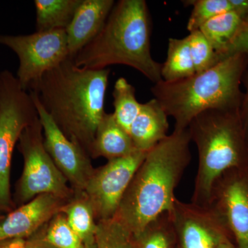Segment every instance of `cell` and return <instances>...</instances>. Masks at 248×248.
Returning <instances> with one entry per match:
<instances>
[{
	"mask_svg": "<svg viewBox=\"0 0 248 248\" xmlns=\"http://www.w3.org/2000/svg\"><path fill=\"white\" fill-rule=\"evenodd\" d=\"M110 74L109 68H80L68 58L46 73L28 91L37 96L67 138L79 143L89 155L106 112Z\"/></svg>",
	"mask_w": 248,
	"mask_h": 248,
	"instance_id": "cell-1",
	"label": "cell"
},
{
	"mask_svg": "<svg viewBox=\"0 0 248 248\" xmlns=\"http://www.w3.org/2000/svg\"><path fill=\"white\" fill-rule=\"evenodd\" d=\"M190 142L188 129L174 130L147 153L115 216L134 236L172 211L174 192L190 164Z\"/></svg>",
	"mask_w": 248,
	"mask_h": 248,
	"instance_id": "cell-2",
	"label": "cell"
},
{
	"mask_svg": "<svg viewBox=\"0 0 248 248\" xmlns=\"http://www.w3.org/2000/svg\"><path fill=\"white\" fill-rule=\"evenodd\" d=\"M151 25L145 0H120L115 3L100 32L73 61L77 66L93 70L125 65L156 84L163 80L162 63L151 55Z\"/></svg>",
	"mask_w": 248,
	"mask_h": 248,
	"instance_id": "cell-3",
	"label": "cell"
},
{
	"mask_svg": "<svg viewBox=\"0 0 248 248\" xmlns=\"http://www.w3.org/2000/svg\"><path fill=\"white\" fill-rule=\"evenodd\" d=\"M248 66L246 55L236 54L190 78L161 80L151 92L167 115L174 119V130H184L204 111L240 108L244 97L241 86Z\"/></svg>",
	"mask_w": 248,
	"mask_h": 248,
	"instance_id": "cell-4",
	"label": "cell"
},
{
	"mask_svg": "<svg viewBox=\"0 0 248 248\" xmlns=\"http://www.w3.org/2000/svg\"><path fill=\"white\" fill-rule=\"evenodd\" d=\"M187 129L198 153L192 203L209 205L214 186L223 173L248 169V141L240 108L204 111Z\"/></svg>",
	"mask_w": 248,
	"mask_h": 248,
	"instance_id": "cell-5",
	"label": "cell"
},
{
	"mask_svg": "<svg viewBox=\"0 0 248 248\" xmlns=\"http://www.w3.org/2000/svg\"><path fill=\"white\" fill-rule=\"evenodd\" d=\"M35 102L8 70L0 72V211L16 208L11 191L13 154L24 129L38 118Z\"/></svg>",
	"mask_w": 248,
	"mask_h": 248,
	"instance_id": "cell-6",
	"label": "cell"
},
{
	"mask_svg": "<svg viewBox=\"0 0 248 248\" xmlns=\"http://www.w3.org/2000/svg\"><path fill=\"white\" fill-rule=\"evenodd\" d=\"M17 147L24 159V169L16 186V208L45 194L71 200L75 190L46 150L39 117L24 129Z\"/></svg>",
	"mask_w": 248,
	"mask_h": 248,
	"instance_id": "cell-7",
	"label": "cell"
},
{
	"mask_svg": "<svg viewBox=\"0 0 248 248\" xmlns=\"http://www.w3.org/2000/svg\"><path fill=\"white\" fill-rule=\"evenodd\" d=\"M0 45L12 50L19 59L17 79L29 91L47 72L70 58L65 30L29 35H0Z\"/></svg>",
	"mask_w": 248,
	"mask_h": 248,
	"instance_id": "cell-8",
	"label": "cell"
},
{
	"mask_svg": "<svg viewBox=\"0 0 248 248\" xmlns=\"http://www.w3.org/2000/svg\"><path fill=\"white\" fill-rule=\"evenodd\" d=\"M147 153L138 151L128 156L108 161L94 169L84 192L92 205L97 222L115 216L125 191Z\"/></svg>",
	"mask_w": 248,
	"mask_h": 248,
	"instance_id": "cell-9",
	"label": "cell"
},
{
	"mask_svg": "<svg viewBox=\"0 0 248 248\" xmlns=\"http://www.w3.org/2000/svg\"><path fill=\"white\" fill-rule=\"evenodd\" d=\"M29 93L35 102L42 124L46 150L72 188L84 191L94 170L91 156L79 143L67 138L37 96L33 93Z\"/></svg>",
	"mask_w": 248,
	"mask_h": 248,
	"instance_id": "cell-10",
	"label": "cell"
},
{
	"mask_svg": "<svg viewBox=\"0 0 248 248\" xmlns=\"http://www.w3.org/2000/svg\"><path fill=\"white\" fill-rule=\"evenodd\" d=\"M209 205L224 222L236 248H248V169L230 170L217 179Z\"/></svg>",
	"mask_w": 248,
	"mask_h": 248,
	"instance_id": "cell-11",
	"label": "cell"
},
{
	"mask_svg": "<svg viewBox=\"0 0 248 248\" xmlns=\"http://www.w3.org/2000/svg\"><path fill=\"white\" fill-rule=\"evenodd\" d=\"M180 248H217L231 240V234L210 205L176 200L169 214Z\"/></svg>",
	"mask_w": 248,
	"mask_h": 248,
	"instance_id": "cell-12",
	"label": "cell"
},
{
	"mask_svg": "<svg viewBox=\"0 0 248 248\" xmlns=\"http://www.w3.org/2000/svg\"><path fill=\"white\" fill-rule=\"evenodd\" d=\"M68 201L45 194L0 217V242L29 239L60 213Z\"/></svg>",
	"mask_w": 248,
	"mask_h": 248,
	"instance_id": "cell-13",
	"label": "cell"
},
{
	"mask_svg": "<svg viewBox=\"0 0 248 248\" xmlns=\"http://www.w3.org/2000/svg\"><path fill=\"white\" fill-rule=\"evenodd\" d=\"M115 4L114 0H81L66 30L70 58L97 37Z\"/></svg>",
	"mask_w": 248,
	"mask_h": 248,
	"instance_id": "cell-14",
	"label": "cell"
},
{
	"mask_svg": "<svg viewBox=\"0 0 248 248\" xmlns=\"http://www.w3.org/2000/svg\"><path fill=\"white\" fill-rule=\"evenodd\" d=\"M169 116L156 99L141 104L130 128V138L139 151L148 152L168 136Z\"/></svg>",
	"mask_w": 248,
	"mask_h": 248,
	"instance_id": "cell-15",
	"label": "cell"
},
{
	"mask_svg": "<svg viewBox=\"0 0 248 248\" xmlns=\"http://www.w3.org/2000/svg\"><path fill=\"white\" fill-rule=\"evenodd\" d=\"M138 151L130 134L117 122L113 112H105L96 130L89 155L91 159L108 161L128 156Z\"/></svg>",
	"mask_w": 248,
	"mask_h": 248,
	"instance_id": "cell-16",
	"label": "cell"
},
{
	"mask_svg": "<svg viewBox=\"0 0 248 248\" xmlns=\"http://www.w3.org/2000/svg\"><path fill=\"white\" fill-rule=\"evenodd\" d=\"M71 227L86 248L96 247L97 221L94 210L84 191H75L71 200L62 209Z\"/></svg>",
	"mask_w": 248,
	"mask_h": 248,
	"instance_id": "cell-17",
	"label": "cell"
},
{
	"mask_svg": "<svg viewBox=\"0 0 248 248\" xmlns=\"http://www.w3.org/2000/svg\"><path fill=\"white\" fill-rule=\"evenodd\" d=\"M80 2L81 0H35L37 31H66Z\"/></svg>",
	"mask_w": 248,
	"mask_h": 248,
	"instance_id": "cell-18",
	"label": "cell"
},
{
	"mask_svg": "<svg viewBox=\"0 0 248 248\" xmlns=\"http://www.w3.org/2000/svg\"><path fill=\"white\" fill-rule=\"evenodd\" d=\"M196 74L187 37L170 38L167 59L162 63L161 78L165 81H174L190 78Z\"/></svg>",
	"mask_w": 248,
	"mask_h": 248,
	"instance_id": "cell-19",
	"label": "cell"
},
{
	"mask_svg": "<svg viewBox=\"0 0 248 248\" xmlns=\"http://www.w3.org/2000/svg\"><path fill=\"white\" fill-rule=\"evenodd\" d=\"M246 17L237 11H228L213 18L200 28L201 32L216 51L218 59L236 35Z\"/></svg>",
	"mask_w": 248,
	"mask_h": 248,
	"instance_id": "cell-20",
	"label": "cell"
},
{
	"mask_svg": "<svg viewBox=\"0 0 248 248\" xmlns=\"http://www.w3.org/2000/svg\"><path fill=\"white\" fill-rule=\"evenodd\" d=\"M112 97L115 119L129 133L141 107V104L137 100L135 87L125 78H120L114 86Z\"/></svg>",
	"mask_w": 248,
	"mask_h": 248,
	"instance_id": "cell-21",
	"label": "cell"
},
{
	"mask_svg": "<svg viewBox=\"0 0 248 248\" xmlns=\"http://www.w3.org/2000/svg\"><path fill=\"white\" fill-rule=\"evenodd\" d=\"M135 236V248H172L177 239L169 214L152 221Z\"/></svg>",
	"mask_w": 248,
	"mask_h": 248,
	"instance_id": "cell-22",
	"label": "cell"
},
{
	"mask_svg": "<svg viewBox=\"0 0 248 248\" xmlns=\"http://www.w3.org/2000/svg\"><path fill=\"white\" fill-rule=\"evenodd\" d=\"M97 248H135V236L114 217L97 223Z\"/></svg>",
	"mask_w": 248,
	"mask_h": 248,
	"instance_id": "cell-23",
	"label": "cell"
},
{
	"mask_svg": "<svg viewBox=\"0 0 248 248\" xmlns=\"http://www.w3.org/2000/svg\"><path fill=\"white\" fill-rule=\"evenodd\" d=\"M42 232L46 241L55 248H86L61 212L42 228Z\"/></svg>",
	"mask_w": 248,
	"mask_h": 248,
	"instance_id": "cell-24",
	"label": "cell"
},
{
	"mask_svg": "<svg viewBox=\"0 0 248 248\" xmlns=\"http://www.w3.org/2000/svg\"><path fill=\"white\" fill-rule=\"evenodd\" d=\"M186 2L193 6L187 24L190 32L200 30L203 24L218 15L234 11L232 0H194Z\"/></svg>",
	"mask_w": 248,
	"mask_h": 248,
	"instance_id": "cell-25",
	"label": "cell"
},
{
	"mask_svg": "<svg viewBox=\"0 0 248 248\" xmlns=\"http://www.w3.org/2000/svg\"><path fill=\"white\" fill-rule=\"evenodd\" d=\"M187 37L196 73L208 71L220 63L213 46L200 30L190 32Z\"/></svg>",
	"mask_w": 248,
	"mask_h": 248,
	"instance_id": "cell-26",
	"label": "cell"
},
{
	"mask_svg": "<svg viewBox=\"0 0 248 248\" xmlns=\"http://www.w3.org/2000/svg\"><path fill=\"white\" fill-rule=\"evenodd\" d=\"M236 54H244L248 63V15L245 17L233 40L219 55V62Z\"/></svg>",
	"mask_w": 248,
	"mask_h": 248,
	"instance_id": "cell-27",
	"label": "cell"
},
{
	"mask_svg": "<svg viewBox=\"0 0 248 248\" xmlns=\"http://www.w3.org/2000/svg\"><path fill=\"white\" fill-rule=\"evenodd\" d=\"M242 84H244L245 91L241 107H240V115H241V120H242L248 141V66L243 78Z\"/></svg>",
	"mask_w": 248,
	"mask_h": 248,
	"instance_id": "cell-28",
	"label": "cell"
},
{
	"mask_svg": "<svg viewBox=\"0 0 248 248\" xmlns=\"http://www.w3.org/2000/svg\"><path fill=\"white\" fill-rule=\"evenodd\" d=\"M25 248H55L44 238L42 228L26 240Z\"/></svg>",
	"mask_w": 248,
	"mask_h": 248,
	"instance_id": "cell-29",
	"label": "cell"
},
{
	"mask_svg": "<svg viewBox=\"0 0 248 248\" xmlns=\"http://www.w3.org/2000/svg\"><path fill=\"white\" fill-rule=\"evenodd\" d=\"M26 239H15L0 242V248H25Z\"/></svg>",
	"mask_w": 248,
	"mask_h": 248,
	"instance_id": "cell-30",
	"label": "cell"
},
{
	"mask_svg": "<svg viewBox=\"0 0 248 248\" xmlns=\"http://www.w3.org/2000/svg\"><path fill=\"white\" fill-rule=\"evenodd\" d=\"M217 248H236V246L232 244L231 242V240H228V241H224L221 243L217 246Z\"/></svg>",
	"mask_w": 248,
	"mask_h": 248,
	"instance_id": "cell-31",
	"label": "cell"
},
{
	"mask_svg": "<svg viewBox=\"0 0 248 248\" xmlns=\"http://www.w3.org/2000/svg\"></svg>",
	"mask_w": 248,
	"mask_h": 248,
	"instance_id": "cell-32",
	"label": "cell"
}]
</instances>
